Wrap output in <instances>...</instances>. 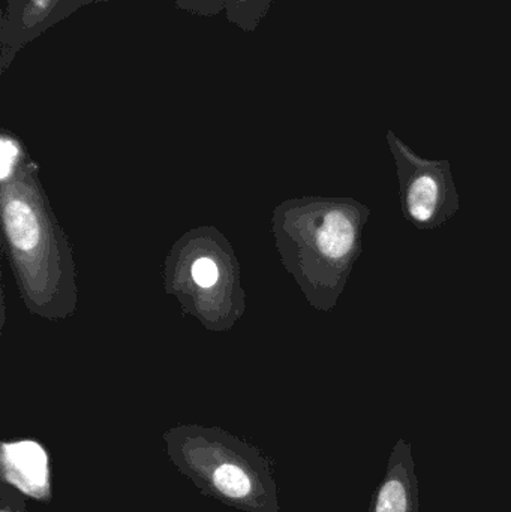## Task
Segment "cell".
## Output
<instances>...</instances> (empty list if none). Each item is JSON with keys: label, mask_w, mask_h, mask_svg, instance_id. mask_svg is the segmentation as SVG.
<instances>
[{"label": "cell", "mask_w": 511, "mask_h": 512, "mask_svg": "<svg viewBox=\"0 0 511 512\" xmlns=\"http://www.w3.org/2000/svg\"><path fill=\"white\" fill-rule=\"evenodd\" d=\"M62 20V0H5L0 20L3 69L24 45Z\"/></svg>", "instance_id": "cell-1"}, {"label": "cell", "mask_w": 511, "mask_h": 512, "mask_svg": "<svg viewBox=\"0 0 511 512\" xmlns=\"http://www.w3.org/2000/svg\"><path fill=\"white\" fill-rule=\"evenodd\" d=\"M192 277L201 288H212L218 282L219 271L215 262L209 258H200L192 265Z\"/></svg>", "instance_id": "cell-10"}, {"label": "cell", "mask_w": 511, "mask_h": 512, "mask_svg": "<svg viewBox=\"0 0 511 512\" xmlns=\"http://www.w3.org/2000/svg\"><path fill=\"white\" fill-rule=\"evenodd\" d=\"M17 144L9 138L3 137L0 143V177L6 180L14 168L15 159H17Z\"/></svg>", "instance_id": "cell-11"}, {"label": "cell", "mask_w": 511, "mask_h": 512, "mask_svg": "<svg viewBox=\"0 0 511 512\" xmlns=\"http://www.w3.org/2000/svg\"><path fill=\"white\" fill-rule=\"evenodd\" d=\"M272 2L273 0H231L225 15L234 26L251 33L266 17Z\"/></svg>", "instance_id": "cell-5"}, {"label": "cell", "mask_w": 511, "mask_h": 512, "mask_svg": "<svg viewBox=\"0 0 511 512\" xmlns=\"http://www.w3.org/2000/svg\"><path fill=\"white\" fill-rule=\"evenodd\" d=\"M377 512H407V496L398 480L389 481L381 490Z\"/></svg>", "instance_id": "cell-8"}, {"label": "cell", "mask_w": 511, "mask_h": 512, "mask_svg": "<svg viewBox=\"0 0 511 512\" xmlns=\"http://www.w3.org/2000/svg\"><path fill=\"white\" fill-rule=\"evenodd\" d=\"M111 2V0H62V15L63 20L68 18L69 15L77 12L83 6L92 5V3Z\"/></svg>", "instance_id": "cell-12"}, {"label": "cell", "mask_w": 511, "mask_h": 512, "mask_svg": "<svg viewBox=\"0 0 511 512\" xmlns=\"http://www.w3.org/2000/svg\"><path fill=\"white\" fill-rule=\"evenodd\" d=\"M180 11L198 15V17H215L227 12L231 0H174Z\"/></svg>", "instance_id": "cell-9"}, {"label": "cell", "mask_w": 511, "mask_h": 512, "mask_svg": "<svg viewBox=\"0 0 511 512\" xmlns=\"http://www.w3.org/2000/svg\"><path fill=\"white\" fill-rule=\"evenodd\" d=\"M8 480L29 495L39 496L47 486V456L35 442L24 441L3 447Z\"/></svg>", "instance_id": "cell-2"}, {"label": "cell", "mask_w": 511, "mask_h": 512, "mask_svg": "<svg viewBox=\"0 0 511 512\" xmlns=\"http://www.w3.org/2000/svg\"><path fill=\"white\" fill-rule=\"evenodd\" d=\"M354 245V227L342 212H330L318 234V248L330 258H342Z\"/></svg>", "instance_id": "cell-4"}, {"label": "cell", "mask_w": 511, "mask_h": 512, "mask_svg": "<svg viewBox=\"0 0 511 512\" xmlns=\"http://www.w3.org/2000/svg\"><path fill=\"white\" fill-rule=\"evenodd\" d=\"M438 201V186L434 179L425 176L417 179L408 194L411 216L417 221H428L434 215Z\"/></svg>", "instance_id": "cell-6"}, {"label": "cell", "mask_w": 511, "mask_h": 512, "mask_svg": "<svg viewBox=\"0 0 511 512\" xmlns=\"http://www.w3.org/2000/svg\"><path fill=\"white\" fill-rule=\"evenodd\" d=\"M6 233L17 251L30 252L38 246L39 222L32 207L20 200H9L3 207Z\"/></svg>", "instance_id": "cell-3"}, {"label": "cell", "mask_w": 511, "mask_h": 512, "mask_svg": "<svg viewBox=\"0 0 511 512\" xmlns=\"http://www.w3.org/2000/svg\"><path fill=\"white\" fill-rule=\"evenodd\" d=\"M215 486L228 498L240 499L248 495L251 481L248 475L234 465H222L215 472Z\"/></svg>", "instance_id": "cell-7"}]
</instances>
